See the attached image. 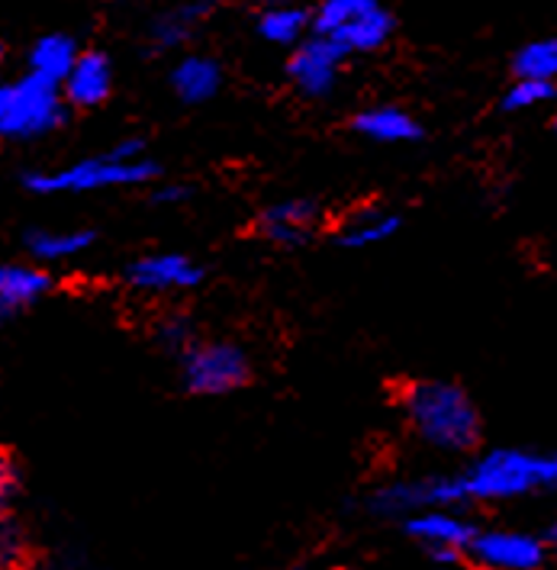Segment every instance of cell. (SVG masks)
<instances>
[{
  "mask_svg": "<svg viewBox=\"0 0 557 570\" xmlns=\"http://www.w3.org/2000/svg\"><path fill=\"white\" fill-rule=\"evenodd\" d=\"M535 490H557V451L538 454L497 449L458 474L387 483L371 497V510L381 515H412L419 510H448L458 503L516 500Z\"/></svg>",
  "mask_w": 557,
  "mask_h": 570,
  "instance_id": "1",
  "label": "cell"
},
{
  "mask_svg": "<svg viewBox=\"0 0 557 570\" xmlns=\"http://www.w3.org/2000/svg\"><path fill=\"white\" fill-rule=\"evenodd\" d=\"M412 435L439 451H470L480 442V413L470 393L448 381H419L403 393Z\"/></svg>",
  "mask_w": 557,
  "mask_h": 570,
  "instance_id": "2",
  "label": "cell"
},
{
  "mask_svg": "<svg viewBox=\"0 0 557 570\" xmlns=\"http://www.w3.org/2000/svg\"><path fill=\"white\" fill-rule=\"evenodd\" d=\"M393 32L397 17L383 0H320L313 7V36L329 39L349 59L381 52Z\"/></svg>",
  "mask_w": 557,
  "mask_h": 570,
  "instance_id": "3",
  "label": "cell"
},
{
  "mask_svg": "<svg viewBox=\"0 0 557 570\" xmlns=\"http://www.w3.org/2000/svg\"><path fill=\"white\" fill-rule=\"evenodd\" d=\"M158 175V165L152 158L123 161L114 151L81 158L75 165H65L59 171H30L23 175V187L32 194H94V190H114V187H139Z\"/></svg>",
  "mask_w": 557,
  "mask_h": 570,
  "instance_id": "4",
  "label": "cell"
},
{
  "mask_svg": "<svg viewBox=\"0 0 557 570\" xmlns=\"http://www.w3.org/2000/svg\"><path fill=\"white\" fill-rule=\"evenodd\" d=\"M68 114L61 90L36 75L0 81V139L27 142L56 132Z\"/></svg>",
  "mask_w": 557,
  "mask_h": 570,
  "instance_id": "5",
  "label": "cell"
},
{
  "mask_svg": "<svg viewBox=\"0 0 557 570\" xmlns=\"http://www.w3.org/2000/svg\"><path fill=\"white\" fill-rule=\"evenodd\" d=\"M180 381L197 396H226L252 381V361L229 338H197L180 355Z\"/></svg>",
  "mask_w": 557,
  "mask_h": 570,
  "instance_id": "6",
  "label": "cell"
},
{
  "mask_svg": "<svg viewBox=\"0 0 557 570\" xmlns=\"http://www.w3.org/2000/svg\"><path fill=\"white\" fill-rule=\"evenodd\" d=\"M345 61L349 56L332 46L323 36H306L296 49H291V59H287V78L300 97L306 100H325L332 97L339 81H342V71H345Z\"/></svg>",
  "mask_w": 557,
  "mask_h": 570,
  "instance_id": "7",
  "label": "cell"
},
{
  "mask_svg": "<svg viewBox=\"0 0 557 570\" xmlns=\"http://www.w3.org/2000/svg\"><path fill=\"white\" fill-rule=\"evenodd\" d=\"M468 558L487 570H538L548 558V544L528 532L494 529L470 539Z\"/></svg>",
  "mask_w": 557,
  "mask_h": 570,
  "instance_id": "8",
  "label": "cell"
},
{
  "mask_svg": "<svg viewBox=\"0 0 557 570\" xmlns=\"http://www.w3.org/2000/svg\"><path fill=\"white\" fill-rule=\"evenodd\" d=\"M126 281L143 294H180L204 281V268L184 252H152L126 268Z\"/></svg>",
  "mask_w": 557,
  "mask_h": 570,
  "instance_id": "9",
  "label": "cell"
},
{
  "mask_svg": "<svg viewBox=\"0 0 557 570\" xmlns=\"http://www.w3.org/2000/svg\"><path fill=\"white\" fill-rule=\"evenodd\" d=\"M407 532L441 564H451L461 554H468L470 539L477 535L468 522L451 510L412 512V515H407Z\"/></svg>",
  "mask_w": 557,
  "mask_h": 570,
  "instance_id": "10",
  "label": "cell"
},
{
  "mask_svg": "<svg viewBox=\"0 0 557 570\" xmlns=\"http://www.w3.org/2000/svg\"><path fill=\"white\" fill-rule=\"evenodd\" d=\"M59 90L65 104L75 110H94V107L107 104L114 94V61L100 49L81 52Z\"/></svg>",
  "mask_w": 557,
  "mask_h": 570,
  "instance_id": "11",
  "label": "cell"
},
{
  "mask_svg": "<svg viewBox=\"0 0 557 570\" xmlns=\"http://www.w3.org/2000/svg\"><path fill=\"white\" fill-rule=\"evenodd\" d=\"M316 226H320V207L313 200H300V197L264 207L258 223H255L258 236L271 245H277V248H294V245L310 242Z\"/></svg>",
  "mask_w": 557,
  "mask_h": 570,
  "instance_id": "12",
  "label": "cell"
},
{
  "mask_svg": "<svg viewBox=\"0 0 557 570\" xmlns=\"http://www.w3.org/2000/svg\"><path fill=\"white\" fill-rule=\"evenodd\" d=\"M352 129L378 146H407L422 139V122L397 104H374L358 110L352 117Z\"/></svg>",
  "mask_w": 557,
  "mask_h": 570,
  "instance_id": "13",
  "label": "cell"
},
{
  "mask_svg": "<svg viewBox=\"0 0 557 570\" xmlns=\"http://www.w3.org/2000/svg\"><path fill=\"white\" fill-rule=\"evenodd\" d=\"M168 85H172L180 104L201 107L223 90V65L213 56H204V52H187L175 61Z\"/></svg>",
  "mask_w": 557,
  "mask_h": 570,
  "instance_id": "14",
  "label": "cell"
},
{
  "mask_svg": "<svg viewBox=\"0 0 557 570\" xmlns=\"http://www.w3.org/2000/svg\"><path fill=\"white\" fill-rule=\"evenodd\" d=\"M255 32L267 46L296 49L313 32V10L296 0H267L255 17Z\"/></svg>",
  "mask_w": 557,
  "mask_h": 570,
  "instance_id": "15",
  "label": "cell"
},
{
  "mask_svg": "<svg viewBox=\"0 0 557 570\" xmlns=\"http://www.w3.org/2000/svg\"><path fill=\"white\" fill-rule=\"evenodd\" d=\"M52 287V274L36 265H0V320H13L42 301Z\"/></svg>",
  "mask_w": 557,
  "mask_h": 570,
  "instance_id": "16",
  "label": "cell"
},
{
  "mask_svg": "<svg viewBox=\"0 0 557 570\" xmlns=\"http://www.w3.org/2000/svg\"><path fill=\"white\" fill-rule=\"evenodd\" d=\"M78 56H81V49H78L75 36H68V32H46V36H39L32 42L30 59L27 61H30V75L61 88V81L75 68Z\"/></svg>",
  "mask_w": 557,
  "mask_h": 570,
  "instance_id": "17",
  "label": "cell"
},
{
  "mask_svg": "<svg viewBox=\"0 0 557 570\" xmlns=\"http://www.w3.org/2000/svg\"><path fill=\"white\" fill-rule=\"evenodd\" d=\"M213 7L209 3H175L165 13H158L148 27V39L158 52H175L184 42H190L194 30L206 20Z\"/></svg>",
  "mask_w": 557,
  "mask_h": 570,
  "instance_id": "18",
  "label": "cell"
},
{
  "mask_svg": "<svg viewBox=\"0 0 557 570\" xmlns=\"http://www.w3.org/2000/svg\"><path fill=\"white\" fill-rule=\"evenodd\" d=\"M97 236L90 229H32L27 236V252L36 262L49 265V262H68L85 255Z\"/></svg>",
  "mask_w": 557,
  "mask_h": 570,
  "instance_id": "19",
  "label": "cell"
},
{
  "mask_svg": "<svg viewBox=\"0 0 557 570\" xmlns=\"http://www.w3.org/2000/svg\"><path fill=\"white\" fill-rule=\"evenodd\" d=\"M397 229H400V216L374 207V210H358L354 216H349L339 239L345 248H371V245H383L387 239H393Z\"/></svg>",
  "mask_w": 557,
  "mask_h": 570,
  "instance_id": "20",
  "label": "cell"
},
{
  "mask_svg": "<svg viewBox=\"0 0 557 570\" xmlns=\"http://www.w3.org/2000/svg\"><path fill=\"white\" fill-rule=\"evenodd\" d=\"M512 75L526 81H548L557 85V36L526 42L516 59H512Z\"/></svg>",
  "mask_w": 557,
  "mask_h": 570,
  "instance_id": "21",
  "label": "cell"
},
{
  "mask_svg": "<svg viewBox=\"0 0 557 570\" xmlns=\"http://www.w3.org/2000/svg\"><path fill=\"white\" fill-rule=\"evenodd\" d=\"M557 97V85H548V81H526V78H516V85L502 94V110L506 114H526V110H535L548 100Z\"/></svg>",
  "mask_w": 557,
  "mask_h": 570,
  "instance_id": "22",
  "label": "cell"
},
{
  "mask_svg": "<svg viewBox=\"0 0 557 570\" xmlns=\"http://www.w3.org/2000/svg\"><path fill=\"white\" fill-rule=\"evenodd\" d=\"M30 568V539L13 519H0V570Z\"/></svg>",
  "mask_w": 557,
  "mask_h": 570,
  "instance_id": "23",
  "label": "cell"
},
{
  "mask_svg": "<svg viewBox=\"0 0 557 570\" xmlns=\"http://www.w3.org/2000/svg\"><path fill=\"white\" fill-rule=\"evenodd\" d=\"M158 342H162L168 352L184 355V352L197 342V335H194L190 323H187L184 316H172V320H165V323L158 326Z\"/></svg>",
  "mask_w": 557,
  "mask_h": 570,
  "instance_id": "24",
  "label": "cell"
},
{
  "mask_svg": "<svg viewBox=\"0 0 557 570\" xmlns=\"http://www.w3.org/2000/svg\"><path fill=\"white\" fill-rule=\"evenodd\" d=\"M17 490H20L17 461L10 458V451L0 449V519H10V507L17 500Z\"/></svg>",
  "mask_w": 557,
  "mask_h": 570,
  "instance_id": "25",
  "label": "cell"
},
{
  "mask_svg": "<svg viewBox=\"0 0 557 570\" xmlns=\"http://www.w3.org/2000/svg\"><path fill=\"white\" fill-rule=\"evenodd\" d=\"M187 187L184 184H165V187H158L155 194H152V200L155 204H180V200H187Z\"/></svg>",
  "mask_w": 557,
  "mask_h": 570,
  "instance_id": "26",
  "label": "cell"
},
{
  "mask_svg": "<svg viewBox=\"0 0 557 570\" xmlns=\"http://www.w3.org/2000/svg\"><path fill=\"white\" fill-rule=\"evenodd\" d=\"M545 544H548V548L555 551V558H557V525L551 529V535H548V541H545Z\"/></svg>",
  "mask_w": 557,
  "mask_h": 570,
  "instance_id": "27",
  "label": "cell"
},
{
  "mask_svg": "<svg viewBox=\"0 0 557 570\" xmlns=\"http://www.w3.org/2000/svg\"><path fill=\"white\" fill-rule=\"evenodd\" d=\"M177 3H209V7H213L216 0H177Z\"/></svg>",
  "mask_w": 557,
  "mask_h": 570,
  "instance_id": "28",
  "label": "cell"
},
{
  "mask_svg": "<svg viewBox=\"0 0 557 570\" xmlns=\"http://www.w3.org/2000/svg\"><path fill=\"white\" fill-rule=\"evenodd\" d=\"M3 56H7V49H3V39H0V65H3Z\"/></svg>",
  "mask_w": 557,
  "mask_h": 570,
  "instance_id": "29",
  "label": "cell"
},
{
  "mask_svg": "<svg viewBox=\"0 0 557 570\" xmlns=\"http://www.w3.org/2000/svg\"><path fill=\"white\" fill-rule=\"evenodd\" d=\"M555 132H557V114H555Z\"/></svg>",
  "mask_w": 557,
  "mask_h": 570,
  "instance_id": "30",
  "label": "cell"
},
{
  "mask_svg": "<svg viewBox=\"0 0 557 570\" xmlns=\"http://www.w3.org/2000/svg\"><path fill=\"white\" fill-rule=\"evenodd\" d=\"M61 570H75V568H61Z\"/></svg>",
  "mask_w": 557,
  "mask_h": 570,
  "instance_id": "31",
  "label": "cell"
}]
</instances>
